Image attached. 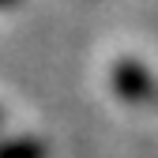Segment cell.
Wrapping results in <instances>:
<instances>
[{
    "instance_id": "obj_1",
    "label": "cell",
    "mask_w": 158,
    "mask_h": 158,
    "mask_svg": "<svg viewBox=\"0 0 158 158\" xmlns=\"http://www.w3.org/2000/svg\"><path fill=\"white\" fill-rule=\"evenodd\" d=\"M113 90L124 98V102H151L154 98V75L139 64L132 60V56H124V60L113 64Z\"/></svg>"
},
{
    "instance_id": "obj_2",
    "label": "cell",
    "mask_w": 158,
    "mask_h": 158,
    "mask_svg": "<svg viewBox=\"0 0 158 158\" xmlns=\"http://www.w3.org/2000/svg\"><path fill=\"white\" fill-rule=\"evenodd\" d=\"M0 158H45L38 139H8L0 143Z\"/></svg>"
},
{
    "instance_id": "obj_3",
    "label": "cell",
    "mask_w": 158,
    "mask_h": 158,
    "mask_svg": "<svg viewBox=\"0 0 158 158\" xmlns=\"http://www.w3.org/2000/svg\"><path fill=\"white\" fill-rule=\"evenodd\" d=\"M19 4V0H0V8H15Z\"/></svg>"
}]
</instances>
